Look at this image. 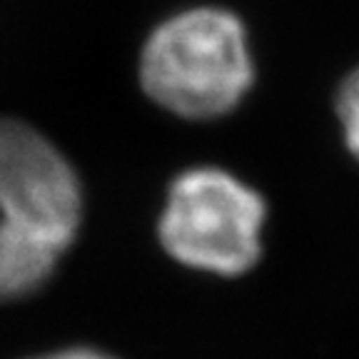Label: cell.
<instances>
[{"instance_id":"6da1fadb","label":"cell","mask_w":359,"mask_h":359,"mask_svg":"<svg viewBox=\"0 0 359 359\" xmlns=\"http://www.w3.org/2000/svg\"><path fill=\"white\" fill-rule=\"evenodd\" d=\"M80 212V180L62 152L30 125L0 118V299L53 275Z\"/></svg>"},{"instance_id":"7a4b0ae2","label":"cell","mask_w":359,"mask_h":359,"mask_svg":"<svg viewBox=\"0 0 359 359\" xmlns=\"http://www.w3.org/2000/svg\"><path fill=\"white\" fill-rule=\"evenodd\" d=\"M137 73L157 107L195 123L237 110L257 78L245 22L219 6H195L157 22L142 43Z\"/></svg>"},{"instance_id":"3957f363","label":"cell","mask_w":359,"mask_h":359,"mask_svg":"<svg viewBox=\"0 0 359 359\" xmlns=\"http://www.w3.org/2000/svg\"><path fill=\"white\" fill-rule=\"evenodd\" d=\"M267 208L227 170L192 168L172 180L160 240L177 262L215 275H242L259 259Z\"/></svg>"},{"instance_id":"277c9868","label":"cell","mask_w":359,"mask_h":359,"mask_svg":"<svg viewBox=\"0 0 359 359\" xmlns=\"http://www.w3.org/2000/svg\"><path fill=\"white\" fill-rule=\"evenodd\" d=\"M337 118L342 128V137L347 150L359 163V65L342 80L337 90Z\"/></svg>"},{"instance_id":"5b68a950","label":"cell","mask_w":359,"mask_h":359,"mask_svg":"<svg viewBox=\"0 0 359 359\" xmlns=\"http://www.w3.org/2000/svg\"><path fill=\"white\" fill-rule=\"evenodd\" d=\"M43 359H112V357L100 354V352H93V349H67V352H57V354H50V357H43Z\"/></svg>"}]
</instances>
